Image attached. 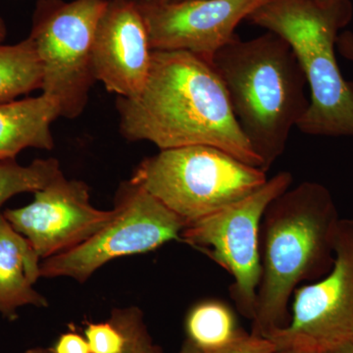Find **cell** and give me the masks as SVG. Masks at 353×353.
<instances>
[{
	"label": "cell",
	"mask_w": 353,
	"mask_h": 353,
	"mask_svg": "<svg viewBox=\"0 0 353 353\" xmlns=\"http://www.w3.org/2000/svg\"><path fill=\"white\" fill-rule=\"evenodd\" d=\"M152 51H187L212 61L236 29L268 0H136Z\"/></svg>",
	"instance_id": "10"
},
{
	"label": "cell",
	"mask_w": 353,
	"mask_h": 353,
	"mask_svg": "<svg viewBox=\"0 0 353 353\" xmlns=\"http://www.w3.org/2000/svg\"><path fill=\"white\" fill-rule=\"evenodd\" d=\"M108 0H39L29 38L41 67V94L54 99L61 117L82 115L95 82L92 46Z\"/></svg>",
	"instance_id": "6"
},
{
	"label": "cell",
	"mask_w": 353,
	"mask_h": 353,
	"mask_svg": "<svg viewBox=\"0 0 353 353\" xmlns=\"http://www.w3.org/2000/svg\"><path fill=\"white\" fill-rule=\"evenodd\" d=\"M313 3L318 4L321 6H332L336 4L343 3V2L350 1V0H309Z\"/></svg>",
	"instance_id": "23"
},
{
	"label": "cell",
	"mask_w": 353,
	"mask_h": 353,
	"mask_svg": "<svg viewBox=\"0 0 353 353\" xmlns=\"http://www.w3.org/2000/svg\"><path fill=\"white\" fill-rule=\"evenodd\" d=\"M59 117L57 102L43 94L0 102V160L16 159L27 148L52 150L51 125Z\"/></svg>",
	"instance_id": "14"
},
{
	"label": "cell",
	"mask_w": 353,
	"mask_h": 353,
	"mask_svg": "<svg viewBox=\"0 0 353 353\" xmlns=\"http://www.w3.org/2000/svg\"><path fill=\"white\" fill-rule=\"evenodd\" d=\"M234 117L267 172L282 157L290 132L310 103L307 81L289 43L272 32L236 37L213 57Z\"/></svg>",
	"instance_id": "3"
},
{
	"label": "cell",
	"mask_w": 353,
	"mask_h": 353,
	"mask_svg": "<svg viewBox=\"0 0 353 353\" xmlns=\"http://www.w3.org/2000/svg\"><path fill=\"white\" fill-rule=\"evenodd\" d=\"M292 181L290 172H279L250 196L188 224L181 234V241L203 252L231 275L230 294L239 312L250 320L254 317L261 279L262 218Z\"/></svg>",
	"instance_id": "7"
},
{
	"label": "cell",
	"mask_w": 353,
	"mask_h": 353,
	"mask_svg": "<svg viewBox=\"0 0 353 353\" xmlns=\"http://www.w3.org/2000/svg\"><path fill=\"white\" fill-rule=\"evenodd\" d=\"M130 180L188 225L250 196L268 178L220 148L190 145L145 158Z\"/></svg>",
	"instance_id": "5"
},
{
	"label": "cell",
	"mask_w": 353,
	"mask_h": 353,
	"mask_svg": "<svg viewBox=\"0 0 353 353\" xmlns=\"http://www.w3.org/2000/svg\"><path fill=\"white\" fill-rule=\"evenodd\" d=\"M121 134L159 150L190 145L220 148L262 169L248 145L222 80L211 62L187 51H152L145 88L117 97Z\"/></svg>",
	"instance_id": "1"
},
{
	"label": "cell",
	"mask_w": 353,
	"mask_h": 353,
	"mask_svg": "<svg viewBox=\"0 0 353 353\" xmlns=\"http://www.w3.org/2000/svg\"><path fill=\"white\" fill-rule=\"evenodd\" d=\"M290 321L268 339L277 350L325 353L353 343V219H341L331 270L297 288Z\"/></svg>",
	"instance_id": "9"
},
{
	"label": "cell",
	"mask_w": 353,
	"mask_h": 353,
	"mask_svg": "<svg viewBox=\"0 0 353 353\" xmlns=\"http://www.w3.org/2000/svg\"><path fill=\"white\" fill-rule=\"evenodd\" d=\"M277 353H306V352H296V350H278Z\"/></svg>",
	"instance_id": "26"
},
{
	"label": "cell",
	"mask_w": 353,
	"mask_h": 353,
	"mask_svg": "<svg viewBox=\"0 0 353 353\" xmlns=\"http://www.w3.org/2000/svg\"><path fill=\"white\" fill-rule=\"evenodd\" d=\"M336 48L341 57L353 62V32L345 31L339 34Z\"/></svg>",
	"instance_id": "21"
},
{
	"label": "cell",
	"mask_w": 353,
	"mask_h": 353,
	"mask_svg": "<svg viewBox=\"0 0 353 353\" xmlns=\"http://www.w3.org/2000/svg\"><path fill=\"white\" fill-rule=\"evenodd\" d=\"M41 87V67L32 39L0 43V102L14 101Z\"/></svg>",
	"instance_id": "16"
},
{
	"label": "cell",
	"mask_w": 353,
	"mask_h": 353,
	"mask_svg": "<svg viewBox=\"0 0 353 353\" xmlns=\"http://www.w3.org/2000/svg\"><path fill=\"white\" fill-rule=\"evenodd\" d=\"M182 1V0H173V2Z\"/></svg>",
	"instance_id": "28"
},
{
	"label": "cell",
	"mask_w": 353,
	"mask_h": 353,
	"mask_svg": "<svg viewBox=\"0 0 353 353\" xmlns=\"http://www.w3.org/2000/svg\"><path fill=\"white\" fill-rule=\"evenodd\" d=\"M63 174L55 158L36 159L29 165L0 160V208L11 197L23 192H36Z\"/></svg>",
	"instance_id": "17"
},
{
	"label": "cell",
	"mask_w": 353,
	"mask_h": 353,
	"mask_svg": "<svg viewBox=\"0 0 353 353\" xmlns=\"http://www.w3.org/2000/svg\"><path fill=\"white\" fill-rule=\"evenodd\" d=\"M114 215L81 245L44 259L43 278L66 277L85 283L101 267L119 257L157 250L181 241L187 223L132 180L118 188Z\"/></svg>",
	"instance_id": "8"
},
{
	"label": "cell",
	"mask_w": 353,
	"mask_h": 353,
	"mask_svg": "<svg viewBox=\"0 0 353 353\" xmlns=\"http://www.w3.org/2000/svg\"><path fill=\"white\" fill-rule=\"evenodd\" d=\"M185 332L188 340L203 353L225 347L241 333L232 309L216 299L202 301L190 309Z\"/></svg>",
	"instance_id": "15"
},
{
	"label": "cell",
	"mask_w": 353,
	"mask_h": 353,
	"mask_svg": "<svg viewBox=\"0 0 353 353\" xmlns=\"http://www.w3.org/2000/svg\"><path fill=\"white\" fill-rule=\"evenodd\" d=\"M7 36V28L6 22L0 17V43H3Z\"/></svg>",
	"instance_id": "25"
},
{
	"label": "cell",
	"mask_w": 353,
	"mask_h": 353,
	"mask_svg": "<svg viewBox=\"0 0 353 353\" xmlns=\"http://www.w3.org/2000/svg\"><path fill=\"white\" fill-rule=\"evenodd\" d=\"M24 353H50V347H32ZM124 353H162L161 347L155 345L148 327L143 324L132 336L131 343Z\"/></svg>",
	"instance_id": "19"
},
{
	"label": "cell",
	"mask_w": 353,
	"mask_h": 353,
	"mask_svg": "<svg viewBox=\"0 0 353 353\" xmlns=\"http://www.w3.org/2000/svg\"><path fill=\"white\" fill-rule=\"evenodd\" d=\"M277 347L270 339L241 332L225 347L208 353H277Z\"/></svg>",
	"instance_id": "18"
},
{
	"label": "cell",
	"mask_w": 353,
	"mask_h": 353,
	"mask_svg": "<svg viewBox=\"0 0 353 353\" xmlns=\"http://www.w3.org/2000/svg\"><path fill=\"white\" fill-rule=\"evenodd\" d=\"M340 220L330 190L310 181L290 187L269 204L260 230L261 279L252 334L268 338L287 326L299 285L331 270Z\"/></svg>",
	"instance_id": "2"
},
{
	"label": "cell",
	"mask_w": 353,
	"mask_h": 353,
	"mask_svg": "<svg viewBox=\"0 0 353 353\" xmlns=\"http://www.w3.org/2000/svg\"><path fill=\"white\" fill-rule=\"evenodd\" d=\"M325 353H353V343H347Z\"/></svg>",
	"instance_id": "24"
},
{
	"label": "cell",
	"mask_w": 353,
	"mask_h": 353,
	"mask_svg": "<svg viewBox=\"0 0 353 353\" xmlns=\"http://www.w3.org/2000/svg\"><path fill=\"white\" fill-rule=\"evenodd\" d=\"M152 50L136 0H108L92 46L95 82L123 99H134L145 88Z\"/></svg>",
	"instance_id": "12"
},
{
	"label": "cell",
	"mask_w": 353,
	"mask_h": 353,
	"mask_svg": "<svg viewBox=\"0 0 353 353\" xmlns=\"http://www.w3.org/2000/svg\"><path fill=\"white\" fill-rule=\"evenodd\" d=\"M180 353H203V352H201L196 345H194L192 341L187 339V341L183 343L182 350H181Z\"/></svg>",
	"instance_id": "22"
},
{
	"label": "cell",
	"mask_w": 353,
	"mask_h": 353,
	"mask_svg": "<svg viewBox=\"0 0 353 353\" xmlns=\"http://www.w3.org/2000/svg\"><path fill=\"white\" fill-rule=\"evenodd\" d=\"M41 257L24 236L0 212V314L14 321L26 305L48 307L46 297L34 290L41 276Z\"/></svg>",
	"instance_id": "13"
},
{
	"label": "cell",
	"mask_w": 353,
	"mask_h": 353,
	"mask_svg": "<svg viewBox=\"0 0 353 353\" xmlns=\"http://www.w3.org/2000/svg\"><path fill=\"white\" fill-rule=\"evenodd\" d=\"M352 1L321 6L309 0H268L248 16V24L278 34L301 65L310 103L299 128L310 136H353V82L336 58L340 31L352 19Z\"/></svg>",
	"instance_id": "4"
},
{
	"label": "cell",
	"mask_w": 353,
	"mask_h": 353,
	"mask_svg": "<svg viewBox=\"0 0 353 353\" xmlns=\"http://www.w3.org/2000/svg\"><path fill=\"white\" fill-rule=\"evenodd\" d=\"M50 353H90L85 336L75 332H68L60 336L54 347H50Z\"/></svg>",
	"instance_id": "20"
},
{
	"label": "cell",
	"mask_w": 353,
	"mask_h": 353,
	"mask_svg": "<svg viewBox=\"0 0 353 353\" xmlns=\"http://www.w3.org/2000/svg\"><path fill=\"white\" fill-rule=\"evenodd\" d=\"M31 203L2 212L18 233L30 241L41 260L71 250L88 240L113 217L114 210H101L90 203L85 182L64 174L34 192Z\"/></svg>",
	"instance_id": "11"
},
{
	"label": "cell",
	"mask_w": 353,
	"mask_h": 353,
	"mask_svg": "<svg viewBox=\"0 0 353 353\" xmlns=\"http://www.w3.org/2000/svg\"><path fill=\"white\" fill-rule=\"evenodd\" d=\"M164 2H173V0H162Z\"/></svg>",
	"instance_id": "27"
}]
</instances>
